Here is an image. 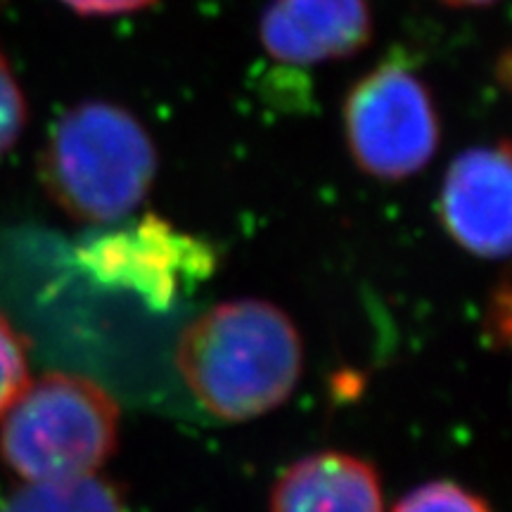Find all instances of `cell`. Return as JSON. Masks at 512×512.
Masks as SVG:
<instances>
[{"mask_svg": "<svg viewBox=\"0 0 512 512\" xmlns=\"http://www.w3.org/2000/svg\"><path fill=\"white\" fill-rule=\"evenodd\" d=\"M344 136L356 166L380 181H403L430 164L441 128L430 88L399 60L354 83L344 102Z\"/></svg>", "mask_w": 512, "mask_h": 512, "instance_id": "cell-4", "label": "cell"}, {"mask_svg": "<svg viewBox=\"0 0 512 512\" xmlns=\"http://www.w3.org/2000/svg\"><path fill=\"white\" fill-rule=\"evenodd\" d=\"M98 280L131 287L152 304H169L185 285L207 278L214 259L204 242L178 233L157 216L98 238L81 252Z\"/></svg>", "mask_w": 512, "mask_h": 512, "instance_id": "cell-5", "label": "cell"}, {"mask_svg": "<svg viewBox=\"0 0 512 512\" xmlns=\"http://www.w3.org/2000/svg\"><path fill=\"white\" fill-rule=\"evenodd\" d=\"M0 512H126L112 484L98 477L22 482L0 491Z\"/></svg>", "mask_w": 512, "mask_h": 512, "instance_id": "cell-9", "label": "cell"}, {"mask_svg": "<svg viewBox=\"0 0 512 512\" xmlns=\"http://www.w3.org/2000/svg\"><path fill=\"white\" fill-rule=\"evenodd\" d=\"M157 166V147L136 114L86 100L64 112L50 131L41 181L72 219L112 223L145 200Z\"/></svg>", "mask_w": 512, "mask_h": 512, "instance_id": "cell-2", "label": "cell"}, {"mask_svg": "<svg viewBox=\"0 0 512 512\" xmlns=\"http://www.w3.org/2000/svg\"><path fill=\"white\" fill-rule=\"evenodd\" d=\"M510 145L465 150L448 166L439 219L465 252L501 259L510 249Z\"/></svg>", "mask_w": 512, "mask_h": 512, "instance_id": "cell-6", "label": "cell"}, {"mask_svg": "<svg viewBox=\"0 0 512 512\" xmlns=\"http://www.w3.org/2000/svg\"><path fill=\"white\" fill-rule=\"evenodd\" d=\"M271 512H384L380 477L351 453H313L275 482Z\"/></svg>", "mask_w": 512, "mask_h": 512, "instance_id": "cell-8", "label": "cell"}, {"mask_svg": "<svg viewBox=\"0 0 512 512\" xmlns=\"http://www.w3.org/2000/svg\"><path fill=\"white\" fill-rule=\"evenodd\" d=\"M0 422V458L22 482L93 477L117 451V401L79 375L29 382Z\"/></svg>", "mask_w": 512, "mask_h": 512, "instance_id": "cell-3", "label": "cell"}, {"mask_svg": "<svg viewBox=\"0 0 512 512\" xmlns=\"http://www.w3.org/2000/svg\"><path fill=\"white\" fill-rule=\"evenodd\" d=\"M394 512H494L465 486L456 482H430L413 489L396 503Z\"/></svg>", "mask_w": 512, "mask_h": 512, "instance_id": "cell-11", "label": "cell"}, {"mask_svg": "<svg viewBox=\"0 0 512 512\" xmlns=\"http://www.w3.org/2000/svg\"><path fill=\"white\" fill-rule=\"evenodd\" d=\"M261 46L297 67L347 60L373 38L368 0H271L259 22Z\"/></svg>", "mask_w": 512, "mask_h": 512, "instance_id": "cell-7", "label": "cell"}, {"mask_svg": "<svg viewBox=\"0 0 512 512\" xmlns=\"http://www.w3.org/2000/svg\"><path fill=\"white\" fill-rule=\"evenodd\" d=\"M29 382L27 339L0 313V420Z\"/></svg>", "mask_w": 512, "mask_h": 512, "instance_id": "cell-10", "label": "cell"}, {"mask_svg": "<svg viewBox=\"0 0 512 512\" xmlns=\"http://www.w3.org/2000/svg\"><path fill=\"white\" fill-rule=\"evenodd\" d=\"M441 3L453 5V8H486V5H494L498 0H441Z\"/></svg>", "mask_w": 512, "mask_h": 512, "instance_id": "cell-15", "label": "cell"}, {"mask_svg": "<svg viewBox=\"0 0 512 512\" xmlns=\"http://www.w3.org/2000/svg\"><path fill=\"white\" fill-rule=\"evenodd\" d=\"M81 17H114L126 12H138L155 5L157 0H60Z\"/></svg>", "mask_w": 512, "mask_h": 512, "instance_id": "cell-13", "label": "cell"}, {"mask_svg": "<svg viewBox=\"0 0 512 512\" xmlns=\"http://www.w3.org/2000/svg\"><path fill=\"white\" fill-rule=\"evenodd\" d=\"M491 330V339L496 347H505L510 339V292L508 283H501L498 292L494 294V306L489 309V318H486Z\"/></svg>", "mask_w": 512, "mask_h": 512, "instance_id": "cell-14", "label": "cell"}, {"mask_svg": "<svg viewBox=\"0 0 512 512\" xmlns=\"http://www.w3.org/2000/svg\"><path fill=\"white\" fill-rule=\"evenodd\" d=\"M27 119V98H24V91L15 72H12L8 57L0 53V157L10 152L22 138Z\"/></svg>", "mask_w": 512, "mask_h": 512, "instance_id": "cell-12", "label": "cell"}, {"mask_svg": "<svg viewBox=\"0 0 512 512\" xmlns=\"http://www.w3.org/2000/svg\"><path fill=\"white\" fill-rule=\"evenodd\" d=\"M302 337L271 302H223L183 330L176 366L216 418L254 420L290 399L302 377Z\"/></svg>", "mask_w": 512, "mask_h": 512, "instance_id": "cell-1", "label": "cell"}]
</instances>
